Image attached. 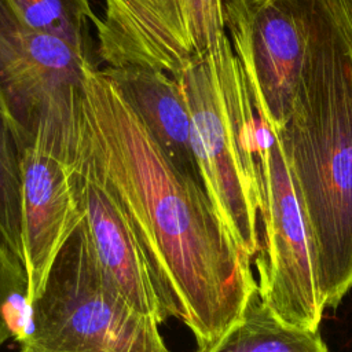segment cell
Masks as SVG:
<instances>
[{
  "instance_id": "6da1fadb",
  "label": "cell",
  "mask_w": 352,
  "mask_h": 352,
  "mask_svg": "<svg viewBox=\"0 0 352 352\" xmlns=\"http://www.w3.org/2000/svg\"><path fill=\"white\" fill-rule=\"evenodd\" d=\"M77 160L114 195L144 257L165 318L210 352L241 319L257 282L252 258L204 184L180 173L98 65L87 63Z\"/></svg>"
},
{
  "instance_id": "7a4b0ae2",
  "label": "cell",
  "mask_w": 352,
  "mask_h": 352,
  "mask_svg": "<svg viewBox=\"0 0 352 352\" xmlns=\"http://www.w3.org/2000/svg\"><path fill=\"white\" fill-rule=\"evenodd\" d=\"M305 65L276 131L308 226L323 308L352 289V44L323 0H305Z\"/></svg>"
},
{
  "instance_id": "3957f363",
  "label": "cell",
  "mask_w": 352,
  "mask_h": 352,
  "mask_svg": "<svg viewBox=\"0 0 352 352\" xmlns=\"http://www.w3.org/2000/svg\"><path fill=\"white\" fill-rule=\"evenodd\" d=\"M186 100L204 188L239 248L258 252L257 113L230 37L170 76Z\"/></svg>"
},
{
  "instance_id": "277c9868",
  "label": "cell",
  "mask_w": 352,
  "mask_h": 352,
  "mask_svg": "<svg viewBox=\"0 0 352 352\" xmlns=\"http://www.w3.org/2000/svg\"><path fill=\"white\" fill-rule=\"evenodd\" d=\"M22 352H169L160 322L136 311L102 267L81 220L30 305Z\"/></svg>"
},
{
  "instance_id": "5b68a950",
  "label": "cell",
  "mask_w": 352,
  "mask_h": 352,
  "mask_svg": "<svg viewBox=\"0 0 352 352\" xmlns=\"http://www.w3.org/2000/svg\"><path fill=\"white\" fill-rule=\"evenodd\" d=\"M87 63L65 41L26 25L10 0H0V107L19 151L36 143L76 162Z\"/></svg>"
},
{
  "instance_id": "8992f818",
  "label": "cell",
  "mask_w": 352,
  "mask_h": 352,
  "mask_svg": "<svg viewBox=\"0 0 352 352\" xmlns=\"http://www.w3.org/2000/svg\"><path fill=\"white\" fill-rule=\"evenodd\" d=\"M257 214L254 263L263 300L285 322L319 330L323 315L309 232L282 142L258 116L256 125Z\"/></svg>"
},
{
  "instance_id": "52a82bcc",
  "label": "cell",
  "mask_w": 352,
  "mask_h": 352,
  "mask_svg": "<svg viewBox=\"0 0 352 352\" xmlns=\"http://www.w3.org/2000/svg\"><path fill=\"white\" fill-rule=\"evenodd\" d=\"M94 18L96 58L106 67L139 66L169 76L228 38L223 0H103Z\"/></svg>"
},
{
  "instance_id": "ba28073f",
  "label": "cell",
  "mask_w": 352,
  "mask_h": 352,
  "mask_svg": "<svg viewBox=\"0 0 352 352\" xmlns=\"http://www.w3.org/2000/svg\"><path fill=\"white\" fill-rule=\"evenodd\" d=\"M226 29L257 116L280 131L293 110L305 65V0H223Z\"/></svg>"
},
{
  "instance_id": "9c48e42d",
  "label": "cell",
  "mask_w": 352,
  "mask_h": 352,
  "mask_svg": "<svg viewBox=\"0 0 352 352\" xmlns=\"http://www.w3.org/2000/svg\"><path fill=\"white\" fill-rule=\"evenodd\" d=\"M22 182V238L28 293L37 300L60 249L82 220L73 165L40 144L19 151Z\"/></svg>"
},
{
  "instance_id": "30bf717a",
  "label": "cell",
  "mask_w": 352,
  "mask_h": 352,
  "mask_svg": "<svg viewBox=\"0 0 352 352\" xmlns=\"http://www.w3.org/2000/svg\"><path fill=\"white\" fill-rule=\"evenodd\" d=\"M82 221L96 256L126 301L160 323L161 309L136 236L114 195L78 160L73 164Z\"/></svg>"
},
{
  "instance_id": "8fae6325",
  "label": "cell",
  "mask_w": 352,
  "mask_h": 352,
  "mask_svg": "<svg viewBox=\"0 0 352 352\" xmlns=\"http://www.w3.org/2000/svg\"><path fill=\"white\" fill-rule=\"evenodd\" d=\"M102 72L135 110L172 165L202 183L192 150L188 109L175 78L139 66H104Z\"/></svg>"
},
{
  "instance_id": "7c38bea8",
  "label": "cell",
  "mask_w": 352,
  "mask_h": 352,
  "mask_svg": "<svg viewBox=\"0 0 352 352\" xmlns=\"http://www.w3.org/2000/svg\"><path fill=\"white\" fill-rule=\"evenodd\" d=\"M210 352H330L319 330L280 319L263 300L258 287L249 297L241 319Z\"/></svg>"
},
{
  "instance_id": "4fadbf2b",
  "label": "cell",
  "mask_w": 352,
  "mask_h": 352,
  "mask_svg": "<svg viewBox=\"0 0 352 352\" xmlns=\"http://www.w3.org/2000/svg\"><path fill=\"white\" fill-rule=\"evenodd\" d=\"M30 28L54 36L98 65L89 28L96 14L89 0H10Z\"/></svg>"
},
{
  "instance_id": "5bb4252c",
  "label": "cell",
  "mask_w": 352,
  "mask_h": 352,
  "mask_svg": "<svg viewBox=\"0 0 352 352\" xmlns=\"http://www.w3.org/2000/svg\"><path fill=\"white\" fill-rule=\"evenodd\" d=\"M0 238L25 267L22 238V182L19 150L0 107Z\"/></svg>"
},
{
  "instance_id": "9a60e30c",
  "label": "cell",
  "mask_w": 352,
  "mask_h": 352,
  "mask_svg": "<svg viewBox=\"0 0 352 352\" xmlns=\"http://www.w3.org/2000/svg\"><path fill=\"white\" fill-rule=\"evenodd\" d=\"M28 278L25 267L12 256L0 238V348L12 337H18L11 319L12 302L26 300Z\"/></svg>"
},
{
  "instance_id": "2e32d148",
  "label": "cell",
  "mask_w": 352,
  "mask_h": 352,
  "mask_svg": "<svg viewBox=\"0 0 352 352\" xmlns=\"http://www.w3.org/2000/svg\"><path fill=\"white\" fill-rule=\"evenodd\" d=\"M323 3L352 44V0H323Z\"/></svg>"
},
{
  "instance_id": "e0dca14e",
  "label": "cell",
  "mask_w": 352,
  "mask_h": 352,
  "mask_svg": "<svg viewBox=\"0 0 352 352\" xmlns=\"http://www.w3.org/2000/svg\"><path fill=\"white\" fill-rule=\"evenodd\" d=\"M21 352H22V351H21Z\"/></svg>"
}]
</instances>
